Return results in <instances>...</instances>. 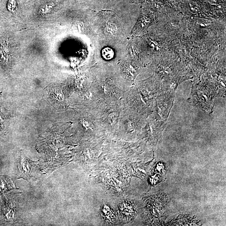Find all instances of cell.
Masks as SVG:
<instances>
[{
    "mask_svg": "<svg viewBox=\"0 0 226 226\" xmlns=\"http://www.w3.org/2000/svg\"><path fill=\"white\" fill-rule=\"evenodd\" d=\"M174 95L173 91H170L165 95L160 96L157 104V113L159 119L166 120L172 107Z\"/></svg>",
    "mask_w": 226,
    "mask_h": 226,
    "instance_id": "6da1fadb",
    "label": "cell"
},
{
    "mask_svg": "<svg viewBox=\"0 0 226 226\" xmlns=\"http://www.w3.org/2000/svg\"><path fill=\"white\" fill-rule=\"evenodd\" d=\"M1 105L0 104V129L5 127L6 122H8L11 118V115L4 110V107L1 106Z\"/></svg>",
    "mask_w": 226,
    "mask_h": 226,
    "instance_id": "7a4b0ae2",
    "label": "cell"
},
{
    "mask_svg": "<svg viewBox=\"0 0 226 226\" xmlns=\"http://www.w3.org/2000/svg\"><path fill=\"white\" fill-rule=\"evenodd\" d=\"M102 56L104 59L107 60H111L114 56V52L113 50L109 47H106L102 50Z\"/></svg>",
    "mask_w": 226,
    "mask_h": 226,
    "instance_id": "3957f363",
    "label": "cell"
}]
</instances>
